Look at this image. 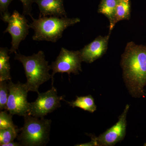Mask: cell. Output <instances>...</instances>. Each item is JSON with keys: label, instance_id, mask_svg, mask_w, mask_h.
Wrapping results in <instances>:
<instances>
[{"label": "cell", "instance_id": "cell-1", "mask_svg": "<svg viewBox=\"0 0 146 146\" xmlns=\"http://www.w3.org/2000/svg\"><path fill=\"white\" fill-rule=\"evenodd\" d=\"M124 81L131 96L145 97L146 86V46L129 42L122 55Z\"/></svg>", "mask_w": 146, "mask_h": 146}, {"label": "cell", "instance_id": "cell-2", "mask_svg": "<svg viewBox=\"0 0 146 146\" xmlns=\"http://www.w3.org/2000/svg\"><path fill=\"white\" fill-rule=\"evenodd\" d=\"M14 59L23 64L27 79L25 85L29 91L38 94L39 86L52 79V75L49 74L50 65L42 51L29 56L16 52Z\"/></svg>", "mask_w": 146, "mask_h": 146}, {"label": "cell", "instance_id": "cell-3", "mask_svg": "<svg viewBox=\"0 0 146 146\" xmlns=\"http://www.w3.org/2000/svg\"><path fill=\"white\" fill-rule=\"evenodd\" d=\"M33 22L30 24L34 31L33 40L46 41L55 43L63 36V31L69 27L80 21L79 18H69L50 16L39 17L35 19L31 16Z\"/></svg>", "mask_w": 146, "mask_h": 146}, {"label": "cell", "instance_id": "cell-4", "mask_svg": "<svg viewBox=\"0 0 146 146\" xmlns=\"http://www.w3.org/2000/svg\"><path fill=\"white\" fill-rule=\"evenodd\" d=\"M25 123L17 138L22 146H46L50 141L52 121L44 118L24 116Z\"/></svg>", "mask_w": 146, "mask_h": 146}, {"label": "cell", "instance_id": "cell-5", "mask_svg": "<svg viewBox=\"0 0 146 146\" xmlns=\"http://www.w3.org/2000/svg\"><path fill=\"white\" fill-rule=\"evenodd\" d=\"M7 83L9 94L5 111L12 115L24 117L28 115L30 103L27 99L29 91L25 84L20 82L14 84L11 80H8Z\"/></svg>", "mask_w": 146, "mask_h": 146}, {"label": "cell", "instance_id": "cell-6", "mask_svg": "<svg viewBox=\"0 0 146 146\" xmlns=\"http://www.w3.org/2000/svg\"><path fill=\"white\" fill-rule=\"evenodd\" d=\"M83 62L80 50H69L61 48L56 59L50 65L52 74V85L53 84L54 76L56 73H67L69 76L71 73L78 74L82 72L81 63Z\"/></svg>", "mask_w": 146, "mask_h": 146}, {"label": "cell", "instance_id": "cell-7", "mask_svg": "<svg viewBox=\"0 0 146 146\" xmlns=\"http://www.w3.org/2000/svg\"><path fill=\"white\" fill-rule=\"evenodd\" d=\"M44 93H38V97L35 101L30 103L28 115L35 117L44 118L61 106L60 101L64 100V96H59L56 89L53 86Z\"/></svg>", "mask_w": 146, "mask_h": 146}, {"label": "cell", "instance_id": "cell-8", "mask_svg": "<svg viewBox=\"0 0 146 146\" xmlns=\"http://www.w3.org/2000/svg\"><path fill=\"white\" fill-rule=\"evenodd\" d=\"M8 27L4 33H8L11 36V48L9 54L17 52L19 44L25 40L31 28L28 21L24 14H21L17 11L14 10L7 21Z\"/></svg>", "mask_w": 146, "mask_h": 146}, {"label": "cell", "instance_id": "cell-9", "mask_svg": "<svg viewBox=\"0 0 146 146\" xmlns=\"http://www.w3.org/2000/svg\"><path fill=\"white\" fill-rule=\"evenodd\" d=\"M129 105H126L117 122L98 137L94 135L98 146H112L123 141L126 132L127 116Z\"/></svg>", "mask_w": 146, "mask_h": 146}, {"label": "cell", "instance_id": "cell-10", "mask_svg": "<svg viewBox=\"0 0 146 146\" xmlns=\"http://www.w3.org/2000/svg\"><path fill=\"white\" fill-rule=\"evenodd\" d=\"M110 33L105 36H99L80 50L83 62L91 63L106 52Z\"/></svg>", "mask_w": 146, "mask_h": 146}, {"label": "cell", "instance_id": "cell-11", "mask_svg": "<svg viewBox=\"0 0 146 146\" xmlns=\"http://www.w3.org/2000/svg\"><path fill=\"white\" fill-rule=\"evenodd\" d=\"M64 0H33L39 7V17L54 16L67 17L64 6Z\"/></svg>", "mask_w": 146, "mask_h": 146}, {"label": "cell", "instance_id": "cell-12", "mask_svg": "<svg viewBox=\"0 0 146 146\" xmlns=\"http://www.w3.org/2000/svg\"><path fill=\"white\" fill-rule=\"evenodd\" d=\"M130 0H118L112 25L110 27V31H112L115 25L119 21L129 20L130 17Z\"/></svg>", "mask_w": 146, "mask_h": 146}, {"label": "cell", "instance_id": "cell-13", "mask_svg": "<svg viewBox=\"0 0 146 146\" xmlns=\"http://www.w3.org/2000/svg\"><path fill=\"white\" fill-rule=\"evenodd\" d=\"M8 48H0V81L11 80Z\"/></svg>", "mask_w": 146, "mask_h": 146}, {"label": "cell", "instance_id": "cell-14", "mask_svg": "<svg viewBox=\"0 0 146 146\" xmlns=\"http://www.w3.org/2000/svg\"><path fill=\"white\" fill-rule=\"evenodd\" d=\"M75 100L70 102L66 101L65 102L73 108H79L91 113H93L96 110V105L95 104L94 98L91 95L85 96H77Z\"/></svg>", "mask_w": 146, "mask_h": 146}, {"label": "cell", "instance_id": "cell-15", "mask_svg": "<svg viewBox=\"0 0 146 146\" xmlns=\"http://www.w3.org/2000/svg\"><path fill=\"white\" fill-rule=\"evenodd\" d=\"M118 0H101L99 6V13L106 16L110 22V27L112 25Z\"/></svg>", "mask_w": 146, "mask_h": 146}, {"label": "cell", "instance_id": "cell-16", "mask_svg": "<svg viewBox=\"0 0 146 146\" xmlns=\"http://www.w3.org/2000/svg\"><path fill=\"white\" fill-rule=\"evenodd\" d=\"M20 130L17 127L0 129V146L14 141Z\"/></svg>", "mask_w": 146, "mask_h": 146}, {"label": "cell", "instance_id": "cell-17", "mask_svg": "<svg viewBox=\"0 0 146 146\" xmlns=\"http://www.w3.org/2000/svg\"><path fill=\"white\" fill-rule=\"evenodd\" d=\"M9 90L7 81H0V110H6Z\"/></svg>", "mask_w": 146, "mask_h": 146}, {"label": "cell", "instance_id": "cell-18", "mask_svg": "<svg viewBox=\"0 0 146 146\" xmlns=\"http://www.w3.org/2000/svg\"><path fill=\"white\" fill-rule=\"evenodd\" d=\"M12 116L8 114L5 110L1 111L0 112V129L7 128L9 127H17L13 124Z\"/></svg>", "mask_w": 146, "mask_h": 146}, {"label": "cell", "instance_id": "cell-19", "mask_svg": "<svg viewBox=\"0 0 146 146\" xmlns=\"http://www.w3.org/2000/svg\"><path fill=\"white\" fill-rule=\"evenodd\" d=\"M13 0H0V13L1 19L5 23L11 16V13L9 12L8 7L10 3Z\"/></svg>", "mask_w": 146, "mask_h": 146}, {"label": "cell", "instance_id": "cell-20", "mask_svg": "<svg viewBox=\"0 0 146 146\" xmlns=\"http://www.w3.org/2000/svg\"><path fill=\"white\" fill-rule=\"evenodd\" d=\"M23 3V14L31 16V12L32 8V5L33 3H34L33 0H20Z\"/></svg>", "mask_w": 146, "mask_h": 146}, {"label": "cell", "instance_id": "cell-21", "mask_svg": "<svg viewBox=\"0 0 146 146\" xmlns=\"http://www.w3.org/2000/svg\"><path fill=\"white\" fill-rule=\"evenodd\" d=\"M89 136L91 137V140L90 142L88 143H85L77 144L75 146H98L97 145L96 141L95 140L93 135L92 134H89Z\"/></svg>", "mask_w": 146, "mask_h": 146}, {"label": "cell", "instance_id": "cell-22", "mask_svg": "<svg viewBox=\"0 0 146 146\" xmlns=\"http://www.w3.org/2000/svg\"><path fill=\"white\" fill-rule=\"evenodd\" d=\"M21 145L19 143H16V142H14L13 141L12 142H9L7 143L3 144L1 146H21Z\"/></svg>", "mask_w": 146, "mask_h": 146}, {"label": "cell", "instance_id": "cell-23", "mask_svg": "<svg viewBox=\"0 0 146 146\" xmlns=\"http://www.w3.org/2000/svg\"><path fill=\"white\" fill-rule=\"evenodd\" d=\"M144 146H146V143H145L144 145Z\"/></svg>", "mask_w": 146, "mask_h": 146}]
</instances>
